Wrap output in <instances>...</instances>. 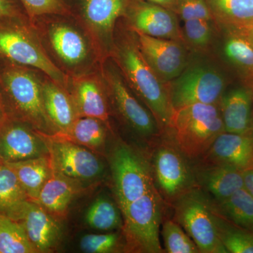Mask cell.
<instances>
[{"mask_svg": "<svg viewBox=\"0 0 253 253\" xmlns=\"http://www.w3.org/2000/svg\"><path fill=\"white\" fill-rule=\"evenodd\" d=\"M30 21L50 59L68 77L99 68L102 59L90 37L72 15H48Z\"/></svg>", "mask_w": 253, "mask_h": 253, "instance_id": "6da1fadb", "label": "cell"}, {"mask_svg": "<svg viewBox=\"0 0 253 253\" xmlns=\"http://www.w3.org/2000/svg\"><path fill=\"white\" fill-rule=\"evenodd\" d=\"M111 58L126 84L154 115L158 126L169 127L173 109L169 86L149 66L141 53L135 33L128 28L115 31Z\"/></svg>", "mask_w": 253, "mask_h": 253, "instance_id": "7a4b0ae2", "label": "cell"}, {"mask_svg": "<svg viewBox=\"0 0 253 253\" xmlns=\"http://www.w3.org/2000/svg\"><path fill=\"white\" fill-rule=\"evenodd\" d=\"M9 63L0 72V83L16 121L26 123L41 134H57L44 109V74L33 68Z\"/></svg>", "mask_w": 253, "mask_h": 253, "instance_id": "3957f363", "label": "cell"}, {"mask_svg": "<svg viewBox=\"0 0 253 253\" xmlns=\"http://www.w3.org/2000/svg\"><path fill=\"white\" fill-rule=\"evenodd\" d=\"M0 56L37 70L68 89V78L53 63L28 16L0 19Z\"/></svg>", "mask_w": 253, "mask_h": 253, "instance_id": "277c9868", "label": "cell"}, {"mask_svg": "<svg viewBox=\"0 0 253 253\" xmlns=\"http://www.w3.org/2000/svg\"><path fill=\"white\" fill-rule=\"evenodd\" d=\"M169 128L178 149L191 159L204 157L225 131L217 104H191L173 110Z\"/></svg>", "mask_w": 253, "mask_h": 253, "instance_id": "5b68a950", "label": "cell"}, {"mask_svg": "<svg viewBox=\"0 0 253 253\" xmlns=\"http://www.w3.org/2000/svg\"><path fill=\"white\" fill-rule=\"evenodd\" d=\"M156 186L123 209L126 250L129 252L163 253L160 242L162 201Z\"/></svg>", "mask_w": 253, "mask_h": 253, "instance_id": "8992f818", "label": "cell"}, {"mask_svg": "<svg viewBox=\"0 0 253 253\" xmlns=\"http://www.w3.org/2000/svg\"><path fill=\"white\" fill-rule=\"evenodd\" d=\"M71 14L90 37L101 59L110 57L116 24L131 0H64Z\"/></svg>", "mask_w": 253, "mask_h": 253, "instance_id": "52a82bcc", "label": "cell"}, {"mask_svg": "<svg viewBox=\"0 0 253 253\" xmlns=\"http://www.w3.org/2000/svg\"><path fill=\"white\" fill-rule=\"evenodd\" d=\"M174 217L200 252L227 253L219 239L212 203L199 190H189L174 201Z\"/></svg>", "mask_w": 253, "mask_h": 253, "instance_id": "ba28073f", "label": "cell"}, {"mask_svg": "<svg viewBox=\"0 0 253 253\" xmlns=\"http://www.w3.org/2000/svg\"><path fill=\"white\" fill-rule=\"evenodd\" d=\"M226 85L224 75L212 65L188 63L181 74L169 83L172 109L196 104H217Z\"/></svg>", "mask_w": 253, "mask_h": 253, "instance_id": "9c48e42d", "label": "cell"}, {"mask_svg": "<svg viewBox=\"0 0 253 253\" xmlns=\"http://www.w3.org/2000/svg\"><path fill=\"white\" fill-rule=\"evenodd\" d=\"M109 103L131 129L144 137L157 135L160 126L154 115L141 104L140 100L126 84L117 65L106 58L99 67Z\"/></svg>", "mask_w": 253, "mask_h": 253, "instance_id": "30bf717a", "label": "cell"}, {"mask_svg": "<svg viewBox=\"0 0 253 253\" xmlns=\"http://www.w3.org/2000/svg\"><path fill=\"white\" fill-rule=\"evenodd\" d=\"M110 163L121 211L156 186L149 163L130 146L116 145L111 153Z\"/></svg>", "mask_w": 253, "mask_h": 253, "instance_id": "8fae6325", "label": "cell"}, {"mask_svg": "<svg viewBox=\"0 0 253 253\" xmlns=\"http://www.w3.org/2000/svg\"><path fill=\"white\" fill-rule=\"evenodd\" d=\"M42 134L54 172L80 182L94 180L104 172V163L91 150L57 134Z\"/></svg>", "mask_w": 253, "mask_h": 253, "instance_id": "7c38bea8", "label": "cell"}, {"mask_svg": "<svg viewBox=\"0 0 253 253\" xmlns=\"http://www.w3.org/2000/svg\"><path fill=\"white\" fill-rule=\"evenodd\" d=\"M23 226L37 253L52 252L61 239V227L57 218L41 205L26 200L5 213Z\"/></svg>", "mask_w": 253, "mask_h": 253, "instance_id": "4fadbf2b", "label": "cell"}, {"mask_svg": "<svg viewBox=\"0 0 253 253\" xmlns=\"http://www.w3.org/2000/svg\"><path fill=\"white\" fill-rule=\"evenodd\" d=\"M184 156L179 150L169 146H161L155 154V186L163 197L171 202L194 189L196 179Z\"/></svg>", "mask_w": 253, "mask_h": 253, "instance_id": "5bb4252c", "label": "cell"}, {"mask_svg": "<svg viewBox=\"0 0 253 253\" xmlns=\"http://www.w3.org/2000/svg\"><path fill=\"white\" fill-rule=\"evenodd\" d=\"M124 17L127 27L132 31L154 38L183 42L177 15L160 5L145 0H131Z\"/></svg>", "mask_w": 253, "mask_h": 253, "instance_id": "9a60e30c", "label": "cell"}, {"mask_svg": "<svg viewBox=\"0 0 253 253\" xmlns=\"http://www.w3.org/2000/svg\"><path fill=\"white\" fill-rule=\"evenodd\" d=\"M143 56L158 78L169 84L189 63L182 41L161 39L134 31Z\"/></svg>", "mask_w": 253, "mask_h": 253, "instance_id": "2e32d148", "label": "cell"}, {"mask_svg": "<svg viewBox=\"0 0 253 253\" xmlns=\"http://www.w3.org/2000/svg\"><path fill=\"white\" fill-rule=\"evenodd\" d=\"M46 156L49 150L44 136L31 126L8 118L0 126V161L18 162Z\"/></svg>", "mask_w": 253, "mask_h": 253, "instance_id": "e0dca14e", "label": "cell"}, {"mask_svg": "<svg viewBox=\"0 0 253 253\" xmlns=\"http://www.w3.org/2000/svg\"><path fill=\"white\" fill-rule=\"evenodd\" d=\"M68 90L79 117L97 118L110 127L109 100L99 68L69 77Z\"/></svg>", "mask_w": 253, "mask_h": 253, "instance_id": "ac0fdd59", "label": "cell"}, {"mask_svg": "<svg viewBox=\"0 0 253 253\" xmlns=\"http://www.w3.org/2000/svg\"><path fill=\"white\" fill-rule=\"evenodd\" d=\"M206 164L225 165L244 171L253 169V129L221 133L204 156Z\"/></svg>", "mask_w": 253, "mask_h": 253, "instance_id": "d6986e66", "label": "cell"}, {"mask_svg": "<svg viewBox=\"0 0 253 253\" xmlns=\"http://www.w3.org/2000/svg\"><path fill=\"white\" fill-rule=\"evenodd\" d=\"M42 93L50 122L57 134H66L79 117L71 94L45 75L42 78Z\"/></svg>", "mask_w": 253, "mask_h": 253, "instance_id": "ffe728a7", "label": "cell"}, {"mask_svg": "<svg viewBox=\"0 0 253 253\" xmlns=\"http://www.w3.org/2000/svg\"><path fill=\"white\" fill-rule=\"evenodd\" d=\"M253 92L238 87L224 93L220 100V112L226 132L245 133L253 129Z\"/></svg>", "mask_w": 253, "mask_h": 253, "instance_id": "44dd1931", "label": "cell"}, {"mask_svg": "<svg viewBox=\"0 0 253 253\" xmlns=\"http://www.w3.org/2000/svg\"><path fill=\"white\" fill-rule=\"evenodd\" d=\"M80 181L53 172L33 202L41 205L55 217L66 215L70 204L80 190Z\"/></svg>", "mask_w": 253, "mask_h": 253, "instance_id": "7402d4cb", "label": "cell"}, {"mask_svg": "<svg viewBox=\"0 0 253 253\" xmlns=\"http://www.w3.org/2000/svg\"><path fill=\"white\" fill-rule=\"evenodd\" d=\"M195 178L215 198L216 201L227 199L244 188L242 171L225 165L207 164L206 167L200 168Z\"/></svg>", "mask_w": 253, "mask_h": 253, "instance_id": "603a6c76", "label": "cell"}, {"mask_svg": "<svg viewBox=\"0 0 253 253\" xmlns=\"http://www.w3.org/2000/svg\"><path fill=\"white\" fill-rule=\"evenodd\" d=\"M213 21L223 30L253 26V0H206Z\"/></svg>", "mask_w": 253, "mask_h": 253, "instance_id": "cb8c5ba5", "label": "cell"}, {"mask_svg": "<svg viewBox=\"0 0 253 253\" xmlns=\"http://www.w3.org/2000/svg\"><path fill=\"white\" fill-rule=\"evenodd\" d=\"M6 163L14 169L28 200L32 201L38 199L42 188L54 172L49 156Z\"/></svg>", "mask_w": 253, "mask_h": 253, "instance_id": "d4e9b609", "label": "cell"}, {"mask_svg": "<svg viewBox=\"0 0 253 253\" xmlns=\"http://www.w3.org/2000/svg\"><path fill=\"white\" fill-rule=\"evenodd\" d=\"M216 212L238 227L253 230V196L244 188L221 201H216Z\"/></svg>", "mask_w": 253, "mask_h": 253, "instance_id": "484cf974", "label": "cell"}, {"mask_svg": "<svg viewBox=\"0 0 253 253\" xmlns=\"http://www.w3.org/2000/svg\"><path fill=\"white\" fill-rule=\"evenodd\" d=\"M107 127L109 126L97 118L78 117L67 133L56 134L93 152L101 153L106 144Z\"/></svg>", "mask_w": 253, "mask_h": 253, "instance_id": "4316f807", "label": "cell"}, {"mask_svg": "<svg viewBox=\"0 0 253 253\" xmlns=\"http://www.w3.org/2000/svg\"><path fill=\"white\" fill-rule=\"evenodd\" d=\"M226 37L222 46L224 58L231 66L253 77V45L244 35L234 30H224Z\"/></svg>", "mask_w": 253, "mask_h": 253, "instance_id": "83f0119b", "label": "cell"}, {"mask_svg": "<svg viewBox=\"0 0 253 253\" xmlns=\"http://www.w3.org/2000/svg\"><path fill=\"white\" fill-rule=\"evenodd\" d=\"M214 218L219 239L228 253H253V230L234 225L221 217L214 208Z\"/></svg>", "mask_w": 253, "mask_h": 253, "instance_id": "f1b7e54d", "label": "cell"}, {"mask_svg": "<svg viewBox=\"0 0 253 253\" xmlns=\"http://www.w3.org/2000/svg\"><path fill=\"white\" fill-rule=\"evenodd\" d=\"M23 226L0 214V253H36Z\"/></svg>", "mask_w": 253, "mask_h": 253, "instance_id": "f546056e", "label": "cell"}, {"mask_svg": "<svg viewBox=\"0 0 253 253\" xmlns=\"http://www.w3.org/2000/svg\"><path fill=\"white\" fill-rule=\"evenodd\" d=\"M88 225L96 230L109 231L123 225L121 212L113 201L99 197L91 205L85 216Z\"/></svg>", "mask_w": 253, "mask_h": 253, "instance_id": "4dcf8cb0", "label": "cell"}, {"mask_svg": "<svg viewBox=\"0 0 253 253\" xmlns=\"http://www.w3.org/2000/svg\"><path fill=\"white\" fill-rule=\"evenodd\" d=\"M26 200H28L27 194L14 169L0 161V214H4Z\"/></svg>", "mask_w": 253, "mask_h": 253, "instance_id": "1f68e13d", "label": "cell"}, {"mask_svg": "<svg viewBox=\"0 0 253 253\" xmlns=\"http://www.w3.org/2000/svg\"><path fill=\"white\" fill-rule=\"evenodd\" d=\"M165 248L168 253H199L197 245L176 221L168 219L163 226Z\"/></svg>", "mask_w": 253, "mask_h": 253, "instance_id": "d6a6232c", "label": "cell"}, {"mask_svg": "<svg viewBox=\"0 0 253 253\" xmlns=\"http://www.w3.org/2000/svg\"><path fill=\"white\" fill-rule=\"evenodd\" d=\"M183 41H186L195 49L208 47L214 36V22L203 18H192L184 21Z\"/></svg>", "mask_w": 253, "mask_h": 253, "instance_id": "836d02e7", "label": "cell"}, {"mask_svg": "<svg viewBox=\"0 0 253 253\" xmlns=\"http://www.w3.org/2000/svg\"><path fill=\"white\" fill-rule=\"evenodd\" d=\"M30 21L48 15H72L64 0H20Z\"/></svg>", "mask_w": 253, "mask_h": 253, "instance_id": "e575fe53", "label": "cell"}, {"mask_svg": "<svg viewBox=\"0 0 253 253\" xmlns=\"http://www.w3.org/2000/svg\"><path fill=\"white\" fill-rule=\"evenodd\" d=\"M120 237L117 234H86L80 241V249L86 253H110L118 251Z\"/></svg>", "mask_w": 253, "mask_h": 253, "instance_id": "d590c367", "label": "cell"}, {"mask_svg": "<svg viewBox=\"0 0 253 253\" xmlns=\"http://www.w3.org/2000/svg\"><path fill=\"white\" fill-rule=\"evenodd\" d=\"M176 14L183 21L192 18L213 21L206 0H177Z\"/></svg>", "mask_w": 253, "mask_h": 253, "instance_id": "8d00e7d4", "label": "cell"}, {"mask_svg": "<svg viewBox=\"0 0 253 253\" xmlns=\"http://www.w3.org/2000/svg\"><path fill=\"white\" fill-rule=\"evenodd\" d=\"M28 16L20 0H0V19Z\"/></svg>", "mask_w": 253, "mask_h": 253, "instance_id": "74e56055", "label": "cell"}, {"mask_svg": "<svg viewBox=\"0 0 253 253\" xmlns=\"http://www.w3.org/2000/svg\"><path fill=\"white\" fill-rule=\"evenodd\" d=\"M244 188L253 196V169L243 172Z\"/></svg>", "mask_w": 253, "mask_h": 253, "instance_id": "f35d334b", "label": "cell"}, {"mask_svg": "<svg viewBox=\"0 0 253 253\" xmlns=\"http://www.w3.org/2000/svg\"><path fill=\"white\" fill-rule=\"evenodd\" d=\"M145 1H150V2L154 3V4L160 5L174 11L176 13V2L177 0H145Z\"/></svg>", "mask_w": 253, "mask_h": 253, "instance_id": "ab89813d", "label": "cell"}, {"mask_svg": "<svg viewBox=\"0 0 253 253\" xmlns=\"http://www.w3.org/2000/svg\"><path fill=\"white\" fill-rule=\"evenodd\" d=\"M7 116H6V110H5L4 102H3L2 96L0 92V126L6 121Z\"/></svg>", "mask_w": 253, "mask_h": 253, "instance_id": "60d3db41", "label": "cell"}, {"mask_svg": "<svg viewBox=\"0 0 253 253\" xmlns=\"http://www.w3.org/2000/svg\"><path fill=\"white\" fill-rule=\"evenodd\" d=\"M234 31H236L241 33V34L244 35V36H246L248 39L251 41V42L252 43L253 45V27L246 28V29L243 30H234Z\"/></svg>", "mask_w": 253, "mask_h": 253, "instance_id": "b9f144b4", "label": "cell"}]
</instances>
